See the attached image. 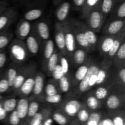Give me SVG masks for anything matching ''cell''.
Wrapping results in <instances>:
<instances>
[{"mask_svg":"<svg viewBox=\"0 0 125 125\" xmlns=\"http://www.w3.org/2000/svg\"><path fill=\"white\" fill-rule=\"evenodd\" d=\"M86 104L87 107L90 109L93 110V111L97 110L98 109L100 108V106H101L100 101L94 95L89 96L87 98Z\"/></svg>","mask_w":125,"mask_h":125,"instance_id":"cell-32","label":"cell"},{"mask_svg":"<svg viewBox=\"0 0 125 125\" xmlns=\"http://www.w3.org/2000/svg\"><path fill=\"white\" fill-rule=\"evenodd\" d=\"M117 59L118 61H123L124 62L125 59V40H123L122 43L121 44L119 49L117 51L115 56Z\"/></svg>","mask_w":125,"mask_h":125,"instance_id":"cell-43","label":"cell"},{"mask_svg":"<svg viewBox=\"0 0 125 125\" xmlns=\"http://www.w3.org/2000/svg\"><path fill=\"white\" fill-rule=\"evenodd\" d=\"M102 118V114L100 112H93L90 114L89 119L84 125H98Z\"/></svg>","mask_w":125,"mask_h":125,"instance_id":"cell-29","label":"cell"},{"mask_svg":"<svg viewBox=\"0 0 125 125\" xmlns=\"http://www.w3.org/2000/svg\"><path fill=\"white\" fill-rule=\"evenodd\" d=\"M100 70V69H99ZM98 71H96L94 73H93L91 75V76L89 78V89H91L93 87L96 85V79H97V74L98 73Z\"/></svg>","mask_w":125,"mask_h":125,"instance_id":"cell-48","label":"cell"},{"mask_svg":"<svg viewBox=\"0 0 125 125\" xmlns=\"http://www.w3.org/2000/svg\"><path fill=\"white\" fill-rule=\"evenodd\" d=\"M90 65L89 64H82L78 70L76 72H75V74H74V78L76 79L78 81L81 82L86 76L87 73L88 69Z\"/></svg>","mask_w":125,"mask_h":125,"instance_id":"cell-28","label":"cell"},{"mask_svg":"<svg viewBox=\"0 0 125 125\" xmlns=\"http://www.w3.org/2000/svg\"><path fill=\"white\" fill-rule=\"evenodd\" d=\"M76 115L79 122L82 124L85 125V123L89 119L90 113H89V111L87 110L86 109L81 108L78 112Z\"/></svg>","mask_w":125,"mask_h":125,"instance_id":"cell-36","label":"cell"},{"mask_svg":"<svg viewBox=\"0 0 125 125\" xmlns=\"http://www.w3.org/2000/svg\"><path fill=\"white\" fill-rule=\"evenodd\" d=\"M44 77L41 74H37L34 77V84L33 94L35 96H39L42 94L43 89Z\"/></svg>","mask_w":125,"mask_h":125,"instance_id":"cell-21","label":"cell"},{"mask_svg":"<svg viewBox=\"0 0 125 125\" xmlns=\"http://www.w3.org/2000/svg\"><path fill=\"white\" fill-rule=\"evenodd\" d=\"M7 9V2L6 1H0V15Z\"/></svg>","mask_w":125,"mask_h":125,"instance_id":"cell-53","label":"cell"},{"mask_svg":"<svg viewBox=\"0 0 125 125\" xmlns=\"http://www.w3.org/2000/svg\"><path fill=\"white\" fill-rule=\"evenodd\" d=\"M106 26V29H104L106 31L105 34L115 36L124 29L125 20L110 18Z\"/></svg>","mask_w":125,"mask_h":125,"instance_id":"cell-7","label":"cell"},{"mask_svg":"<svg viewBox=\"0 0 125 125\" xmlns=\"http://www.w3.org/2000/svg\"><path fill=\"white\" fill-rule=\"evenodd\" d=\"M26 46L27 50L31 54L35 55L37 54L39 50V43L34 35H29L26 38Z\"/></svg>","mask_w":125,"mask_h":125,"instance_id":"cell-18","label":"cell"},{"mask_svg":"<svg viewBox=\"0 0 125 125\" xmlns=\"http://www.w3.org/2000/svg\"><path fill=\"white\" fill-rule=\"evenodd\" d=\"M34 84V77L29 76L26 78L24 83L20 87L21 94L24 95H28L33 91Z\"/></svg>","mask_w":125,"mask_h":125,"instance_id":"cell-20","label":"cell"},{"mask_svg":"<svg viewBox=\"0 0 125 125\" xmlns=\"http://www.w3.org/2000/svg\"><path fill=\"white\" fill-rule=\"evenodd\" d=\"M18 74V71L16 68H10L7 70V74H6V78L8 81L9 85L10 88L13 87V83Z\"/></svg>","mask_w":125,"mask_h":125,"instance_id":"cell-34","label":"cell"},{"mask_svg":"<svg viewBox=\"0 0 125 125\" xmlns=\"http://www.w3.org/2000/svg\"><path fill=\"white\" fill-rule=\"evenodd\" d=\"M118 78L122 82L123 85H124L125 83V68L123 67L121 68L118 72Z\"/></svg>","mask_w":125,"mask_h":125,"instance_id":"cell-52","label":"cell"},{"mask_svg":"<svg viewBox=\"0 0 125 125\" xmlns=\"http://www.w3.org/2000/svg\"><path fill=\"white\" fill-rule=\"evenodd\" d=\"M98 125H114L112 119L109 117H103Z\"/></svg>","mask_w":125,"mask_h":125,"instance_id":"cell-50","label":"cell"},{"mask_svg":"<svg viewBox=\"0 0 125 125\" xmlns=\"http://www.w3.org/2000/svg\"><path fill=\"white\" fill-rule=\"evenodd\" d=\"M12 37L8 34H0V50L4 48L8 45L11 40Z\"/></svg>","mask_w":125,"mask_h":125,"instance_id":"cell-40","label":"cell"},{"mask_svg":"<svg viewBox=\"0 0 125 125\" xmlns=\"http://www.w3.org/2000/svg\"><path fill=\"white\" fill-rule=\"evenodd\" d=\"M37 30L41 39L48 40L50 37V28L46 22L42 21L37 24Z\"/></svg>","mask_w":125,"mask_h":125,"instance_id":"cell-19","label":"cell"},{"mask_svg":"<svg viewBox=\"0 0 125 125\" xmlns=\"http://www.w3.org/2000/svg\"><path fill=\"white\" fill-rule=\"evenodd\" d=\"M62 1H63V0H53V2L54 3V4H59L61 2H62Z\"/></svg>","mask_w":125,"mask_h":125,"instance_id":"cell-56","label":"cell"},{"mask_svg":"<svg viewBox=\"0 0 125 125\" xmlns=\"http://www.w3.org/2000/svg\"><path fill=\"white\" fill-rule=\"evenodd\" d=\"M62 95L59 94H57L54 95L50 96H46L45 97V101L47 103L51 104H57L59 103L62 100Z\"/></svg>","mask_w":125,"mask_h":125,"instance_id":"cell-45","label":"cell"},{"mask_svg":"<svg viewBox=\"0 0 125 125\" xmlns=\"http://www.w3.org/2000/svg\"><path fill=\"white\" fill-rule=\"evenodd\" d=\"M52 74V77H53L54 79H55L56 81H59L61 78L65 74L63 73L62 72V68H61L60 64H57L56 66V67L54 68V69L53 70V71L51 73Z\"/></svg>","mask_w":125,"mask_h":125,"instance_id":"cell-42","label":"cell"},{"mask_svg":"<svg viewBox=\"0 0 125 125\" xmlns=\"http://www.w3.org/2000/svg\"><path fill=\"white\" fill-rule=\"evenodd\" d=\"M7 113L2 108L0 109V120H4L7 117Z\"/></svg>","mask_w":125,"mask_h":125,"instance_id":"cell-55","label":"cell"},{"mask_svg":"<svg viewBox=\"0 0 125 125\" xmlns=\"http://www.w3.org/2000/svg\"><path fill=\"white\" fill-rule=\"evenodd\" d=\"M53 120H52V117H48V118H46L45 120L43 122L42 125H52L53 124Z\"/></svg>","mask_w":125,"mask_h":125,"instance_id":"cell-54","label":"cell"},{"mask_svg":"<svg viewBox=\"0 0 125 125\" xmlns=\"http://www.w3.org/2000/svg\"><path fill=\"white\" fill-rule=\"evenodd\" d=\"M39 104L37 101H32L29 103V107H28V115H27V125H29V123L31 118L39 112Z\"/></svg>","mask_w":125,"mask_h":125,"instance_id":"cell-25","label":"cell"},{"mask_svg":"<svg viewBox=\"0 0 125 125\" xmlns=\"http://www.w3.org/2000/svg\"><path fill=\"white\" fill-rule=\"evenodd\" d=\"M17 104V100L16 98H7L2 103V107L7 114L10 113L15 110Z\"/></svg>","mask_w":125,"mask_h":125,"instance_id":"cell-26","label":"cell"},{"mask_svg":"<svg viewBox=\"0 0 125 125\" xmlns=\"http://www.w3.org/2000/svg\"><path fill=\"white\" fill-rule=\"evenodd\" d=\"M107 95H108V90L104 87H99L95 90V96L99 101L107 98Z\"/></svg>","mask_w":125,"mask_h":125,"instance_id":"cell-37","label":"cell"},{"mask_svg":"<svg viewBox=\"0 0 125 125\" xmlns=\"http://www.w3.org/2000/svg\"><path fill=\"white\" fill-rule=\"evenodd\" d=\"M62 25H63V29L65 35L66 51L72 54L76 50V48L75 38L70 27V22L65 21V23L62 24Z\"/></svg>","mask_w":125,"mask_h":125,"instance_id":"cell-4","label":"cell"},{"mask_svg":"<svg viewBox=\"0 0 125 125\" xmlns=\"http://www.w3.org/2000/svg\"><path fill=\"white\" fill-rule=\"evenodd\" d=\"M85 51L83 49H77L73 52V59L76 65L83 64L85 60Z\"/></svg>","mask_w":125,"mask_h":125,"instance_id":"cell-27","label":"cell"},{"mask_svg":"<svg viewBox=\"0 0 125 125\" xmlns=\"http://www.w3.org/2000/svg\"><path fill=\"white\" fill-rule=\"evenodd\" d=\"M74 125V124H73V125Z\"/></svg>","mask_w":125,"mask_h":125,"instance_id":"cell-59","label":"cell"},{"mask_svg":"<svg viewBox=\"0 0 125 125\" xmlns=\"http://www.w3.org/2000/svg\"><path fill=\"white\" fill-rule=\"evenodd\" d=\"M116 3V0H101L100 9L105 19L112 12Z\"/></svg>","mask_w":125,"mask_h":125,"instance_id":"cell-17","label":"cell"},{"mask_svg":"<svg viewBox=\"0 0 125 125\" xmlns=\"http://www.w3.org/2000/svg\"><path fill=\"white\" fill-rule=\"evenodd\" d=\"M78 24L79 26L80 29L81 30V31L84 33L88 43L89 44V45L92 48V49L94 48L98 43L97 35H96L95 32H94L93 31L89 29L87 26L86 24H85L84 23H81L80 21H78Z\"/></svg>","mask_w":125,"mask_h":125,"instance_id":"cell-9","label":"cell"},{"mask_svg":"<svg viewBox=\"0 0 125 125\" xmlns=\"http://www.w3.org/2000/svg\"><path fill=\"white\" fill-rule=\"evenodd\" d=\"M71 9V3L68 1H62L59 4L56 9L55 15L56 19L60 22H65L67 19Z\"/></svg>","mask_w":125,"mask_h":125,"instance_id":"cell-8","label":"cell"},{"mask_svg":"<svg viewBox=\"0 0 125 125\" xmlns=\"http://www.w3.org/2000/svg\"></svg>","mask_w":125,"mask_h":125,"instance_id":"cell-61","label":"cell"},{"mask_svg":"<svg viewBox=\"0 0 125 125\" xmlns=\"http://www.w3.org/2000/svg\"></svg>","mask_w":125,"mask_h":125,"instance_id":"cell-60","label":"cell"},{"mask_svg":"<svg viewBox=\"0 0 125 125\" xmlns=\"http://www.w3.org/2000/svg\"><path fill=\"white\" fill-rule=\"evenodd\" d=\"M70 23L71 25L73 26L72 27V30L73 31V34H74L76 42L78 43V44L81 47L83 48L84 50H87V51H90V50H92L89 44L88 43L84 33L81 31V30L79 28L78 24V21L74 20L73 21L70 22Z\"/></svg>","mask_w":125,"mask_h":125,"instance_id":"cell-5","label":"cell"},{"mask_svg":"<svg viewBox=\"0 0 125 125\" xmlns=\"http://www.w3.org/2000/svg\"><path fill=\"white\" fill-rule=\"evenodd\" d=\"M50 117L49 111H41L38 112L30 120L29 125H42L43 121Z\"/></svg>","mask_w":125,"mask_h":125,"instance_id":"cell-22","label":"cell"},{"mask_svg":"<svg viewBox=\"0 0 125 125\" xmlns=\"http://www.w3.org/2000/svg\"><path fill=\"white\" fill-rule=\"evenodd\" d=\"M26 78V75L23 73L17 74V77H16L14 81V83H13V87L12 88H13L15 90H18V89H20Z\"/></svg>","mask_w":125,"mask_h":125,"instance_id":"cell-38","label":"cell"},{"mask_svg":"<svg viewBox=\"0 0 125 125\" xmlns=\"http://www.w3.org/2000/svg\"><path fill=\"white\" fill-rule=\"evenodd\" d=\"M82 108V104L78 100H71L65 104L64 106V112L70 117L76 116Z\"/></svg>","mask_w":125,"mask_h":125,"instance_id":"cell-12","label":"cell"},{"mask_svg":"<svg viewBox=\"0 0 125 125\" xmlns=\"http://www.w3.org/2000/svg\"><path fill=\"white\" fill-rule=\"evenodd\" d=\"M7 61V56L4 52H0V69L4 67Z\"/></svg>","mask_w":125,"mask_h":125,"instance_id":"cell-51","label":"cell"},{"mask_svg":"<svg viewBox=\"0 0 125 125\" xmlns=\"http://www.w3.org/2000/svg\"><path fill=\"white\" fill-rule=\"evenodd\" d=\"M125 1L117 2L115 5L112 12L110 13V18L112 19L125 20Z\"/></svg>","mask_w":125,"mask_h":125,"instance_id":"cell-13","label":"cell"},{"mask_svg":"<svg viewBox=\"0 0 125 125\" xmlns=\"http://www.w3.org/2000/svg\"><path fill=\"white\" fill-rule=\"evenodd\" d=\"M11 57L17 63H22L27 59L28 50L25 45L19 40L13 41L10 47Z\"/></svg>","mask_w":125,"mask_h":125,"instance_id":"cell-2","label":"cell"},{"mask_svg":"<svg viewBox=\"0 0 125 125\" xmlns=\"http://www.w3.org/2000/svg\"><path fill=\"white\" fill-rule=\"evenodd\" d=\"M121 100L118 95L112 94L108 96L106 100L107 107L111 110H116L121 106Z\"/></svg>","mask_w":125,"mask_h":125,"instance_id":"cell-24","label":"cell"},{"mask_svg":"<svg viewBox=\"0 0 125 125\" xmlns=\"http://www.w3.org/2000/svg\"><path fill=\"white\" fill-rule=\"evenodd\" d=\"M85 0H73V5L74 9L81 10Z\"/></svg>","mask_w":125,"mask_h":125,"instance_id":"cell-49","label":"cell"},{"mask_svg":"<svg viewBox=\"0 0 125 125\" xmlns=\"http://www.w3.org/2000/svg\"><path fill=\"white\" fill-rule=\"evenodd\" d=\"M107 73L104 68H100L98 73L97 74V79H96V85H101L106 80L107 78Z\"/></svg>","mask_w":125,"mask_h":125,"instance_id":"cell-41","label":"cell"},{"mask_svg":"<svg viewBox=\"0 0 125 125\" xmlns=\"http://www.w3.org/2000/svg\"><path fill=\"white\" fill-rule=\"evenodd\" d=\"M17 12L13 7L7 8L0 15V34L16 19Z\"/></svg>","mask_w":125,"mask_h":125,"instance_id":"cell-6","label":"cell"},{"mask_svg":"<svg viewBox=\"0 0 125 125\" xmlns=\"http://www.w3.org/2000/svg\"><path fill=\"white\" fill-rule=\"evenodd\" d=\"M101 1V0H85L84 6L81 10L82 17L85 18L88 13H90L92 10L99 8Z\"/></svg>","mask_w":125,"mask_h":125,"instance_id":"cell-15","label":"cell"},{"mask_svg":"<svg viewBox=\"0 0 125 125\" xmlns=\"http://www.w3.org/2000/svg\"><path fill=\"white\" fill-rule=\"evenodd\" d=\"M1 108H2V104H1L0 103V109H1Z\"/></svg>","mask_w":125,"mask_h":125,"instance_id":"cell-58","label":"cell"},{"mask_svg":"<svg viewBox=\"0 0 125 125\" xmlns=\"http://www.w3.org/2000/svg\"><path fill=\"white\" fill-rule=\"evenodd\" d=\"M124 35H122V37H120V33L117 34V35H115V39L114 42V43L113 45H112V48H111L110 51H109L108 54H107L108 57H109L110 59L114 58V57L115 56L116 53H117V51H118V50L119 49L121 44L122 43L123 41L124 40Z\"/></svg>","mask_w":125,"mask_h":125,"instance_id":"cell-23","label":"cell"},{"mask_svg":"<svg viewBox=\"0 0 125 125\" xmlns=\"http://www.w3.org/2000/svg\"><path fill=\"white\" fill-rule=\"evenodd\" d=\"M85 18L86 19L87 26L95 33L100 32L106 20L100 11V7L92 10Z\"/></svg>","mask_w":125,"mask_h":125,"instance_id":"cell-1","label":"cell"},{"mask_svg":"<svg viewBox=\"0 0 125 125\" xmlns=\"http://www.w3.org/2000/svg\"><path fill=\"white\" fill-rule=\"evenodd\" d=\"M125 1V0H116V2H122V1Z\"/></svg>","mask_w":125,"mask_h":125,"instance_id":"cell-57","label":"cell"},{"mask_svg":"<svg viewBox=\"0 0 125 125\" xmlns=\"http://www.w3.org/2000/svg\"><path fill=\"white\" fill-rule=\"evenodd\" d=\"M59 87L61 92L63 93H67L69 91L70 84L68 78L67 76L64 75L62 78H61L59 80Z\"/></svg>","mask_w":125,"mask_h":125,"instance_id":"cell-35","label":"cell"},{"mask_svg":"<svg viewBox=\"0 0 125 125\" xmlns=\"http://www.w3.org/2000/svg\"><path fill=\"white\" fill-rule=\"evenodd\" d=\"M115 39V36H113V35H107L103 38L99 46L100 51L103 54L107 55L109 51L112 48Z\"/></svg>","mask_w":125,"mask_h":125,"instance_id":"cell-16","label":"cell"},{"mask_svg":"<svg viewBox=\"0 0 125 125\" xmlns=\"http://www.w3.org/2000/svg\"><path fill=\"white\" fill-rule=\"evenodd\" d=\"M100 67L97 64H90L85 78L80 82L79 84V90L80 93H84L89 90V81L92 74L99 70Z\"/></svg>","mask_w":125,"mask_h":125,"instance_id":"cell-11","label":"cell"},{"mask_svg":"<svg viewBox=\"0 0 125 125\" xmlns=\"http://www.w3.org/2000/svg\"><path fill=\"white\" fill-rule=\"evenodd\" d=\"M55 42L57 48L61 52L64 53L66 52L64 32L63 29V25L61 23H57L56 25Z\"/></svg>","mask_w":125,"mask_h":125,"instance_id":"cell-10","label":"cell"},{"mask_svg":"<svg viewBox=\"0 0 125 125\" xmlns=\"http://www.w3.org/2000/svg\"><path fill=\"white\" fill-rule=\"evenodd\" d=\"M52 118L53 121L59 125H67L68 123V118L61 112H56L53 113Z\"/></svg>","mask_w":125,"mask_h":125,"instance_id":"cell-33","label":"cell"},{"mask_svg":"<svg viewBox=\"0 0 125 125\" xmlns=\"http://www.w3.org/2000/svg\"><path fill=\"white\" fill-rule=\"evenodd\" d=\"M59 54L57 52H54L51 57L47 60V69L50 73H52L56 66L58 64Z\"/></svg>","mask_w":125,"mask_h":125,"instance_id":"cell-31","label":"cell"},{"mask_svg":"<svg viewBox=\"0 0 125 125\" xmlns=\"http://www.w3.org/2000/svg\"><path fill=\"white\" fill-rule=\"evenodd\" d=\"M54 52V43L52 40H48L45 45L44 49V57L48 60Z\"/></svg>","mask_w":125,"mask_h":125,"instance_id":"cell-30","label":"cell"},{"mask_svg":"<svg viewBox=\"0 0 125 125\" xmlns=\"http://www.w3.org/2000/svg\"><path fill=\"white\" fill-rule=\"evenodd\" d=\"M60 65L62 68L63 73L66 75L69 71V64L66 57L62 56L60 58Z\"/></svg>","mask_w":125,"mask_h":125,"instance_id":"cell-46","label":"cell"},{"mask_svg":"<svg viewBox=\"0 0 125 125\" xmlns=\"http://www.w3.org/2000/svg\"><path fill=\"white\" fill-rule=\"evenodd\" d=\"M31 24L29 21L26 20L21 21L17 28V34L20 39H24L30 34Z\"/></svg>","mask_w":125,"mask_h":125,"instance_id":"cell-14","label":"cell"},{"mask_svg":"<svg viewBox=\"0 0 125 125\" xmlns=\"http://www.w3.org/2000/svg\"><path fill=\"white\" fill-rule=\"evenodd\" d=\"M10 87L7 78L0 74V94H2L8 91Z\"/></svg>","mask_w":125,"mask_h":125,"instance_id":"cell-39","label":"cell"},{"mask_svg":"<svg viewBox=\"0 0 125 125\" xmlns=\"http://www.w3.org/2000/svg\"><path fill=\"white\" fill-rule=\"evenodd\" d=\"M111 118L114 125H125V117L122 115L116 114Z\"/></svg>","mask_w":125,"mask_h":125,"instance_id":"cell-47","label":"cell"},{"mask_svg":"<svg viewBox=\"0 0 125 125\" xmlns=\"http://www.w3.org/2000/svg\"><path fill=\"white\" fill-rule=\"evenodd\" d=\"M46 0H35L34 2V6L25 12L24 18L25 20L34 21L42 16L43 13V6Z\"/></svg>","mask_w":125,"mask_h":125,"instance_id":"cell-3","label":"cell"},{"mask_svg":"<svg viewBox=\"0 0 125 125\" xmlns=\"http://www.w3.org/2000/svg\"><path fill=\"white\" fill-rule=\"evenodd\" d=\"M45 91L46 96H52V95H56V94H58L57 89H56L54 84L50 83L46 84V87H45Z\"/></svg>","mask_w":125,"mask_h":125,"instance_id":"cell-44","label":"cell"}]
</instances>
